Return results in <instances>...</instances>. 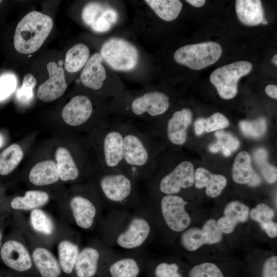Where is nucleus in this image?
I'll use <instances>...</instances> for the list:
<instances>
[{"instance_id":"obj_1","label":"nucleus","mask_w":277,"mask_h":277,"mask_svg":"<svg viewBox=\"0 0 277 277\" xmlns=\"http://www.w3.org/2000/svg\"><path fill=\"white\" fill-rule=\"evenodd\" d=\"M120 122L125 171L137 182L147 181L159 157L158 136L145 123H137L133 120Z\"/></svg>"},{"instance_id":"obj_2","label":"nucleus","mask_w":277,"mask_h":277,"mask_svg":"<svg viewBox=\"0 0 277 277\" xmlns=\"http://www.w3.org/2000/svg\"><path fill=\"white\" fill-rule=\"evenodd\" d=\"M90 141L96 152L101 169L125 172L123 164V136L120 121L107 120L94 128Z\"/></svg>"},{"instance_id":"obj_3","label":"nucleus","mask_w":277,"mask_h":277,"mask_svg":"<svg viewBox=\"0 0 277 277\" xmlns=\"http://www.w3.org/2000/svg\"><path fill=\"white\" fill-rule=\"evenodd\" d=\"M117 98L112 109L116 113L129 119L137 118L149 123L164 114L170 107L169 96L162 91L150 90L136 95Z\"/></svg>"},{"instance_id":"obj_4","label":"nucleus","mask_w":277,"mask_h":277,"mask_svg":"<svg viewBox=\"0 0 277 277\" xmlns=\"http://www.w3.org/2000/svg\"><path fill=\"white\" fill-rule=\"evenodd\" d=\"M138 182L125 172L103 170L98 176L101 193L109 205L117 209L135 207L141 204Z\"/></svg>"},{"instance_id":"obj_5","label":"nucleus","mask_w":277,"mask_h":277,"mask_svg":"<svg viewBox=\"0 0 277 277\" xmlns=\"http://www.w3.org/2000/svg\"><path fill=\"white\" fill-rule=\"evenodd\" d=\"M53 27L52 18L40 12L32 11L18 23L14 36V46L17 51L30 54L43 45Z\"/></svg>"},{"instance_id":"obj_6","label":"nucleus","mask_w":277,"mask_h":277,"mask_svg":"<svg viewBox=\"0 0 277 277\" xmlns=\"http://www.w3.org/2000/svg\"><path fill=\"white\" fill-rule=\"evenodd\" d=\"M147 182L149 194L177 195L194 183L193 165L188 161H180L167 173L153 172Z\"/></svg>"},{"instance_id":"obj_7","label":"nucleus","mask_w":277,"mask_h":277,"mask_svg":"<svg viewBox=\"0 0 277 277\" xmlns=\"http://www.w3.org/2000/svg\"><path fill=\"white\" fill-rule=\"evenodd\" d=\"M222 53L219 44L206 42L182 46L175 51L173 57L177 63L199 70L215 63Z\"/></svg>"},{"instance_id":"obj_8","label":"nucleus","mask_w":277,"mask_h":277,"mask_svg":"<svg viewBox=\"0 0 277 277\" xmlns=\"http://www.w3.org/2000/svg\"><path fill=\"white\" fill-rule=\"evenodd\" d=\"M100 55L113 69L128 71L134 69L138 61V52L131 43L123 38L113 37L102 46Z\"/></svg>"},{"instance_id":"obj_9","label":"nucleus","mask_w":277,"mask_h":277,"mask_svg":"<svg viewBox=\"0 0 277 277\" xmlns=\"http://www.w3.org/2000/svg\"><path fill=\"white\" fill-rule=\"evenodd\" d=\"M252 68L250 62H235L214 70L210 74V81L221 98L230 100L234 97L238 93L240 78L248 74Z\"/></svg>"},{"instance_id":"obj_10","label":"nucleus","mask_w":277,"mask_h":277,"mask_svg":"<svg viewBox=\"0 0 277 277\" xmlns=\"http://www.w3.org/2000/svg\"><path fill=\"white\" fill-rule=\"evenodd\" d=\"M123 227L116 231L115 244L125 250H134L143 246L151 236L152 224L147 217H130Z\"/></svg>"},{"instance_id":"obj_11","label":"nucleus","mask_w":277,"mask_h":277,"mask_svg":"<svg viewBox=\"0 0 277 277\" xmlns=\"http://www.w3.org/2000/svg\"><path fill=\"white\" fill-rule=\"evenodd\" d=\"M187 202L177 195H163L160 199L163 220L172 231L180 232L188 228L191 218L186 210Z\"/></svg>"},{"instance_id":"obj_12","label":"nucleus","mask_w":277,"mask_h":277,"mask_svg":"<svg viewBox=\"0 0 277 277\" xmlns=\"http://www.w3.org/2000/svg\"><path fill=\"white\" fill-rule=\"evenodd\" d=\"M181 236L182 246L188 251H194L204 244H214L222 240L223 233L214 219L207 220L202 228L186 229Z\"/></svg>"},{"instance_id":"obj_13","label":"nucleus","mask_w":277,"mask_h":277,"mask_svg":"<svg viewBox=\"0 0 277 277\" xmlns=\"http://www.w3.org/2000/svg\"><path fill=\"white\" fill-rule=\"evenodd\" d=\"M94 106L91 99L85 95H77L72 97L62 111L65 123L75 128L91 127L93 120Z\"/></svg>"},{"instance_id":"obj_14","label":"nucleus","mask_w":277,"mask_h":277,"mask_svg":"<svg viewBox=\"0 0 277 277\" xmlns=\"http://www.w3.org/2000/svg\"><path fill=\"white\" fill-rule=\"evenodd\" d=\"M192 119V113L189 108L174 111L164 125V134L168 142L176 146L185 144Z\"/></svg>"},{"instance_id":"obj_15","label":"nucleus","mask_w":277,"mask_h":277,"mask_svg":"<svg viewBox=\"0 0 277 277\" xmlns=\"http://www.w3.org/2000/svg\"><path fill=\"white\" fill-rule=\"evenodd\" d=\"M47 68L49 77L38 87L37 97L43 102H49L63 95L67 84L62 67H58L55 62H51L47 64Z\"/></svg>"},{"instance_id":"obj_16","label":"nucleus","mask_w":277,"mask_h":277,"mask_svg":"<svg viewBox=\"0 0 277 277\" xmlns=\"http://www.w3.org/2000/svg\"><path fill=\"white\" fill-rule=\"evenodd\" d=\"M1 255L6 265L16 271H24L32 266L28 251L19 242L13 240L6 242L2 246Z\"/></svg>"},{"instance_id":"obj_17","label":"nucleus","mask_w":277,"mask_h":277,"mask_svg":"<svg viewBox=\"0 0 277 277\" xmlns=\"http://www.w3.org/2000/svg\"><path fill=\"white\" fill-rule=\"evenodd\" d=\"M99 53H95L88 60L81 74V80L87 88L97 91L101 89L106 78V72Z\"/></svg>"},{"instance_id":"obj_18","label":"nucleus","mask_w":277,"mask_h":277,"mask_svg":"<svg viewBox=\"0 0 277 277\" xmlns=\"http://www.w3.org/2000/svg\"><path fill=\"white\" fill-rule=\"evenodd\" d=\"M249 211V207L239 201L228 203L224 210V215L216 221L222 233H231L238 224L245 222L248 218Z\"/></svg>"},{"instance_id":"obj_19","label":"nucleus","mask_w":277,"mask_h":277,"mask_svg":"<svg viewBox=\"0 0 277 277\" xmlns=\"http://www.w3.org/2000/svg\"><path fill=\"white\" fill-rule=\"evenodd\" d=\"M233 181L240 184L256 186L261 183V179L253 169L250 154L246 151L240 152L235 157L232 169Z\"/></svg>"},{"instance_id":"obj_20","label":"nucleus","mask_w":277,"mask_h":277,"mask_svg":"<svg viewBox=\"0 0 277 277\" xmlns=\"http://www.w3.org/2000/svg\"><path fill=\"white\" fill-rule=\"evenodd\" d=\"M56 165L59 178L63 181L77 180L84 167L79 164L69 149L59 147L55 152Z\"/></svg>"},{"instance_id":"obj_21","label":"nucleus","mask_w":277,"mask_h":277,"mask_svg":"<svg viewBox=\"0 0 277 277\" xmlns=\"http://www.w3.org/2000/svg\"><path fill=\"white\" fill-rule=\"evenodd\" d=\"M70 206L77 225L85 229L90 228L96 214V208L88 198L81 195L74 196Z\"/></svg>"},{"instance_id":"obj_22","label":"nucleus","mask_w":277,"mask_h":277,"mask_svg":"<svg viewBox=\"0 0 277 277\" xmlns=\"http://www.w3.org/2000/svg\"><path fill=\"white\" fill-rule=\"evenodd\" d=\"M194 183L197 188H206L208 197L218 196L227 185V179L223 175L212 174L206 169L200 167L194 172Z\"/></svg>"},{"instance_id":"obj_23","label":"nucleus","mask_w":277,"mask_h":277,"mask_svg":"<svg viewBox=\"0 0 277 277\" xmlns=\"http://www.w3.org/2000/svg\"><path fill=\"white\" fill-rule=\"evenodd\" d=\"M235 10L239 21L246 26L258 25L264 18L262 2L260 0H236Z\"/></svg>"},{"instance_id":"obj_24","label":"nucleus","mask_w":277,"mask_h":277,"mask_svg":"<svg viewBox=\"0 0 277 277\" xmlns=\"http://www.w3.org/2000/svg\"><path fill=\"white\" fill-rule=\"evenodd\" d=\"M56 163L45 160L36 163L29 174L30 182L36 186H45L56 183L59 180Z\"/></svg>"},{"instance_id":"obj_25","label":"nucleus","mask_w":277,"mask_h":277,"mask_svg":"<svg viewBox=\"0 0 277 277\" xmlns=\"http://www.w3.org/2000/svg\"><path fill=\"white\" fill-rule=\"evenodd\" d=\"M100 259L98 251L93 247L84 248L77 256L74 268L77 277H93L96 273Z\"/></svg>"},{"instance_id":"obj_26","label":"nucleus","mask_w":277,"mask_h":277,"mask_svg":"<svg viewBox=\"0 0 277 277\" xmlns=\"http://www.w3.org/2000/svg\"><path fill=\"white\" fill-rule=\"evenodd\" d=\"M32 258L42 277H57L61 273L58 263L47 249L41 247L35 249Z\"/></svg>"},{"instance_id":"obj_27","label":"nucleus","mask_w":277,"mask_h":277,"mask_svg":"<svg viewBox=\"0 0 277 277\" xmlns=\"http://www.w3.org/2000/svg\"><path fill=\"white\" fill-rule=\"evenodd\" d=\"M146 3L155 14L165 21L174 20L182 9V3L178 0H146Z\"/></svg>"},{"instance_id":"obj_28","label":"nucleus","mask_w":277,"mask_h":277,"mask_svg":"<svg viewBox=\"0 0 277 277\" xmlns=\"http://www.w3.org/2000/svg\"><path fill=\"white\" fill-rule=\"evenodd\" d=\"M90 54L89 48L85 44L78 43L67 51L64 66L67 71L74 73L78 71L87 63Z\"/></svg>"},{"instance_id":"obj_29","label":"nucleus","mask_w":277,"mask_h":277,"mask_svg":"<svg viewBox=\"0 0 277 277\" xmlns=\"http://www.w3.org/2000/svg\"><path fill=\"white\" fill-rule=\"evenodd\" d=\"M49 200L48 194L42 191L29 190L24 196H17L12 200L11 206L17 210H30L44 205Z\"/></svg>"},{"instance_id":"obj_30","label":"nucleus","mask_w":277,"mask_h":277,"mask_svg":"<svg viewBox=\"0 0 277 277\" xmlns=\"http://www.w3.org/2000/svg\"><path fill=\"white\" fill-rule=\"evenodd\" d=\"M24 156L20 146L12 144L0 153V174L6 175L12 172L19 165Z\"/></svg>"},{"instance_id":"obj_31","label":"nucleus","mask_w":277,"mask_h":277,"mask_svg":"<svg viewBox=\"0 0 277 277\" xmlns=\"http://www.w3.org/2000/svg\"><path fill=\"white\" fill-rule=\"evenodd\" d=\"M229 125L228 120L221 113L216 112L208 118L201 117L195 121L194 123L195 133L197 135L204 132H210L222 130Z\"/></svg>"},{"instance_id":"obj_32","label":"nucleus","mask_w":277,"mask_h":277,"mask_svg":"<svg viewBox=\"0 0 277 277\" xmlns=\"http://www.w3.org/2000/svg\"><path fill=\"white\" fill-rule=\"evenodd\" d=\"M58 251L62 269L66 273H70L80 252L77 245L69 241H63L58 245Z\"/></svg>"},{"instance_id":"obj_33","label":"nucleus","mask_w":277,"mask_h":277,"mask_svg":"<svg viewBox=\"0 0 277 277\" xmlns=\"http://www.w3.org/2000/svg\"><path fill=\"white\" fill-rule=\"evenodd\" d=\"M109 271L111 277H137L140 269L135 259L125 257L114 262Z\"/></svg>"},{"instance_id":"obj_34","label":"nucleus","mask_w":277,"mask_h":277,"mask_svg":"<svg viewBox=\"0 0 277 277\" xmlns=\"http://www.w3.org/2000/svg\"><path fill=\"white\" fill-rule=\"evenodd\" d=\"M217 141L209 146V150L212 153L222 151L226 156L230 155L240 146L239 141L231 133L223 130H219L215 132Z\"/></svg>"},{"instance_id":"obj_35","label":"nucleus","mask_w":277,"mask_h":277,"mask_svg":"<svg viewBox=\"0 0 277 277\" xmlns=\"http://www.w3.org/2000/svg\"><path fill=\"white\" fill-rule=\"evenodd\" d=\"M253 156L265 180L269 183L275 182L277 179L276 167L268 163L267 151L264 148H259L255 151Z\"/></svg>"},{"instance_id":"obj_36","label":"nucleus","mask_w":277,"mask_h":277,"mask_svg":"<svg viewBox=\"0 0 277 277\" xmlns=\"http://www.w3.org/2000/svg\"><path fill=\"white\" fill-rule=\"evenodd\" d=\"M239 127L242 132L246 136L253 138H259L265 133L267 129V121L261 117L251 121H241Z\"/></svg>"},{"instance_id":"obj_37","label":"nucleus","mask_w":277,"mask_h":277,"mask_svg":"<svg viewBox=\"0 0 277 277\" xmlns=\"http://www.w3.org/2000/svg\"><path fill=\"white\" fill-rule=\"evenodd\" d=\"M30 222L37 231L46 234H50L53 231V226L51 219L41 210L35 209L31 211Z\"/></svg>"},{"instance_id":"obj_38","label":"nucleus","mask_w":277,"mask_h":277,"mask_svg":"<svg viewBox=\"0 0 277 277\" xmlns=\"http://www.w3.org/2000/svg\"><path fill=\"white\" fill-rule=\"evenodd\" d=\"M189 277H224L220 269L214 264L205 262L193 266L189 271Z\"/></svg>"},{"instance_id":"obj_39","label":"nucleus","mask_w":277,"mask_h":277,"mask_svg":"<svg viewBox=\"0 0 277 277\" xmlns=\"http://www.w3.org/2000/svg\"><path fill=\"white\" fill-rule=\"evenodd\" d=\"M36 81L33 75L28 73L24 76L22 87L17 92V98L19 101L27 103L33 96V89L36 86Z\"/></svg>"},{"instance_id":"obj_40","label":"nucleus","mask_w":277,"mask_h":277,"mask_svg":"<svg viewBox=\"0 0 277 277\" xmlns=\"http://www.w3.org/2000/svg\"><path fill=\"white\" fill-rule=\"evenodd\" d=\"M249 215L253 220L261 224L272 221L274 217L275 212L267 204L261 203L249 211Z\"/></svg>"},{"instance_id":"obj_41","label":"nucleus","mask_w":277,"mask_h":277,"mask_svg":"<svg viewBox=\"0 0 277 277\" xmlns=\"http://www.w3.org/2000/svg\"><path fill=\"white\" fill-rule=\"evenodd\" d=\"M17 86L16 77L12 74H5L0 77V101L10 96Z\"/></svg>"},{"instance_id":"obj_42","label":"nucleus","mask_w":277,"mask_h":277,"mask_svg":"<svg viewBox=\"0 0 277 277\" xmlns=\"http://www.w3.org/2000/svg\"><path fill=\"white\" fill-rule=\"evenodd\" d=\"M103 9L101 5L96 2H90L84 7L82 17L84 23L91 26Z\"/></svg>"},{"instance_id":"obj_43","label":"nucleus","mask_w":277,"mask_h":277,"mask_svg":"<svg viewBox=\"0 0 277 277\" xmlns=\"http://www.w3.org/2000/svg\"><path fill=\"white\" fill-rule=\"evenodd\" d=\"M179 267L176 263L162 262L155 267V277H182L179 273Z\"/></svg>"},{"instance_id":"obj_44","label":"nucleus","mask_w":277,"mask_h":277,"mask_svg":"<svg viewBox=\"0 0 277 277\" xmlns=\"http://www.w3.org/2000/svg\"><path fill=\"white\" fill-rule=\"evenodd\" d=\"M262 277H277V256L268 258L263 266Z\"/></svg>"},{"instance_id":"obj_45","label":"nucleus","mask_w":277,"mask_h":277,"mask_svg":"<svg viewBox=\"0 0 277 277\" xmlns=\"http://www.w3.org/2000/svg\"><path fill=\"white\" fill-rule=\"evenodd\" d=\"M101 14L97 16L96 19L90 26L94 31L100 33L108 31L110 29L112 25L106 19L103 17Z\"/></svg>"},{"instance_id":"obj_46","label":"nucleus","mask_w":277,"mask_h":277,"mask_svg":"<svg viewBox=\"0 0 277 277\" xmlns=\"http://www.w3.org/2000/svg\"><path fill=\"white\" fill-rule=\"evenodd\" d=\"M262 228L270 238H275L277 236V223L273 221L260 224Z\"/></svg>"},{"instance_id":"obj_47","label":"nucleus","mask_w":277,"mask_h":277,"mask_svg":"<svg viewBox=\"0 0 277 277\" xmlns=\"http://www.w3.org/2000/svg\"><path fill=\"white\" fill-rule=\"evenodd\" d=\"M101 15L106 19L111 25L117 21L118 15L117 12L111 8L103 9Z\"/></svg>"},{"instance_id":"obj_48","label":"nucleus","mask_w":277,"mask_h":277,"mask_svg":"<svg viewBox=\"0 0 277 277\" xmlns=\"http://www.w3.org/2000/svg\"><path fill=\"white\" fill-rule=\"evenodd\" d=\"M266 93L270 97L276 100L277 86L275 85H268L265 88Z\"/></svg>"},{"instance_id":"obj_49","label":"nucleus","mask_w":277,"mask_h":277,"mask_svg":"<svg viewBox=\"0 0 277 277\" xmlns=\"http://www.w3.org/2000/svg\"><path fill=\"white\" fill-rule=\"evenodd\" d=\"M186 2L195 7H202L206 2L205 0H187Z\"/></svg>"},{"instance_id":"obj_50","label":"nucleus","mask_w":277,"mask_h":277,"mask_svg":"<svg viewBox=\"0 0 277 277\" xmlns=\"http://www.w3.org/2000/svg\"><path fill=\"white\" fill-rule=\"evenodd\" d=\"M4 143V138L2 134L1 133H0V148L2 147Z\"/></svg>"},{"instance_id":"obj_51","label":"nucleus","mask_w":277,"mask_h":277,"mask_svg":"<svg viewBox=\"0 0 277 277\" xmlns=\"http://www.w3.org/2000/svg\"><path fill=\"white\" fill-rule=\"evenodd\" d=\"M271 62L274 64L275 65V66L277 65V55L276 54H275L272 60H271Z\"/></svg>"},{"instance_id":"obj_52","label":"nucleus","mask_w":277,"mask_h":277,"mask_svg":"<svg viewBox=\"0 0 277 277\" xmlns=\"http://www.w3.org/2000/svg\"><path fill=\"white\" fill-rule=\"evenodd\" d=\"M267 23H268L267 21L265 18H264L262 21L261 24L263 25H266Z\"/></svg>"},{"instance_id":"obj_53","label":"nucleus","mask_w":277,"mask_h":277,"mask_svg":"<svg viewBox=\"0 0 277 277\" xmlns=\"http://www.w3.org/2000/svg\"><path fill=\"white\" fill-rule=\"evenodd\" d=\"M1 233H0V241H1Z\"/></svg>"},{"instance_id":"obj_54","label":"nucleus","mask_w":277,"mask_h":277,"mask_svg":"<svg viewBox=\"0 0 277 277\" xmlns=\"http://www.w3.org/2000/svg\"><path fill=\"white\" fill-rule=\"evenodd\" d=\"M2 2V1H1V0H0V4Z\"/></svg>"}]
</instances>
